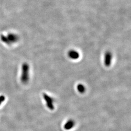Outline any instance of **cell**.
I'll use <instances>...</instances> for the list:
<instances>
[{
  "mask_svg": "<svg viewBox=\"0 0 131 131\" xmlns=\"http://www.w3.org/2000/svg\"><path fill=\"white\" fill-rule=\"evenodd\" d=\"M68 56L71 59L76 60L79 58L80 54L77 51L74 50H71L68 52Z\"/></svg>",
  "mask_w": 131,
  "mask_h": 131,
  "instance_id": "5b68a950",
  "label": "cell"
},
{
  "mask_svg": "<svg viewBox=\"0 0 131 131\" xmlns=\"http://www.w3.org/2000/svg\"><path fill=\"white\" fill-rule=\"evenodd\" d=\"M77 89L79 91L80 93H84L85 90V86L83 84H79L77 86Z\"/></svg>",
  "mask_w": 131,
  "mask_h": 131,
  "instance_id": "52a82bcc",
  "label": "cell"
},
{
  "mask_svg": "<svg viewBox=\"0 0 131 131\" xmlns=\"http://www.w3.org/2000/svg\"><path fill=\"white\" fill-rule=\"evenodd\" d=\"M74 124V122L73 121L70 120L66 124V125L64 127H65V128L66 129L69 130V129H70L72 128V127L73 126Z\"/></svg>",
  "mask_w": 131,
  "mask_h": 131,
  "instance_id": "8992f818",
  "label": "cell"
},
{
  "mask_svg": "<svg viewBox=\"0 0 131 131\" xmlns=\"http://www.w3.org/2000/svg\"><path fill=\"white\" fill-rule=\"evenodd\" d=\"M113 54L110 51H107L104 54V65L107 67H110L112 60Z\"/></svg>",
  "mask_w": 131,
  "mask_h": 131,
  "instance_id": "3957f363",
  "label": "cell"
},
{
  "mask_svg": "<svg viewBox=\"0 0 131 131\" xmlns=\"http://www.w3.org/2000/svg\"><path fill=\"white\" fill-rule=\"evenodd\" d=\"M29 65L28 63H24L21 66V74L20 79L22 83L26 84L29 80Z\"/></svg>",
  "mask_w": 131,
  "mask_h": 131,
  "instance_id": "6da1fadb",
  "label": "cell"
},
{
  "mask_svg": "<svg viewBox=\"0 0 131 131\" xmlns=\"http://www.w3.org/2000/svg\"><path fill=\"white\" fill-rule=\"evenodd\" d=\"M5 100V97L4 96H0V105L3 102H4Z\"/></svg>",
  "mask_w": 131,
  "mask_h": 131,
  "instance_id": "ba28073f",
  "label": "cell"
},
{
  "mask_svg": "<svg viewBox=\"0 0 131 131\" xmlns=\"http://www.w3.org/2000/svg\"><path fill=\"white\" fill-rule=\"evenodd\" d=\"M43 97L45 99V101L47 102V106L49 109L51 110H52L54 109V106L53 105L52 103L53 102V99L50 96H49L46 94H43Z\"/></svg>",
  "mask_w": 131,
  "mask_h": 131,
  "instance_id": "277c9868",
  "label": "cell"
},
{
  "mask_svg": "<svg viewBox=\"0 0 131 131\" xmlns=\"http://www.w3.org/2000/svg\"><path fill=\"white\" fill-rule=\"evenodd\" d=\"M19 37L14 34H9L7 36H2L1 39L4 42L7 44H11L19 40Z\"/></svg>",
  "mask_w": 131,
  "mask_h": 131,
  "instance_id": "7a4b0ae2",
  "label": "cell"
}]
</instances>
